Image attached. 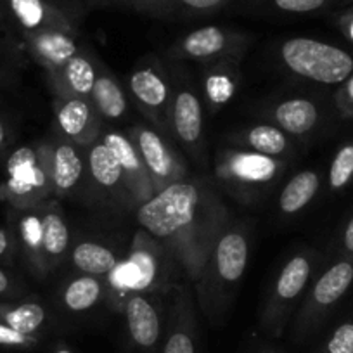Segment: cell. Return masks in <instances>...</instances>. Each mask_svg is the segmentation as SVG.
<instances>
[{
	"instance_id": "cell-1",
	"label": "cell",
	"mask_w": 353,
	"mask_h": 353,
	"mask_svg": "<svg viewBox=\"0 0 353 353\" xmlns=\"http://www.w3.org/2000/svg\"><path fill=\"white\" fill-rule=\"evenodd\" d=\"M135 219L196 283L232 215L212 182L185 176L137 206Z\"/></svg>"
},
{
	"instance_id": "cell-2",
	"label": "cell",
	"mask_w": 353,
	"mask_h": 353,
	"mask_svg": "<svg viewBox=\"0 0 353 353\" xmlns=\"http://www.w3.org/2000/svg\"><path fill=\"white\" fill-rule=\"evenodd\" d=\"M250 227L229 220L216 239L201 276L196 281V300L210 325L219 327L229 317L250 261Z\"/></svg>"
},
{
	"instance_id": "cell-3",
	"label": "cell",
	"mask_w": 353,
	"mask_h": 353,
	"mask_svg": "<svg viewBox=\"0 0 353 353\" xmlns=\"http://www.w3.org/2000/svg\"><path fill=\"white\" fill-rule=\"evenodd\" d=\"M175 270H181V267L168 250L142 230L135 236L127 260H121L106 277L111 290L108 301L114 310L123 312L132 294H148L168 286Z\"/></svg>"
},
{
	"instance_id": "cell-4",
	"label": "cell",
	"mask_w": 353,
	"mask_h": 353,
	"mask_svg": "<svg viewBox=\"0 0 353 353\" xmlns=\"http://www.w3.org/2000/svg\"><path fill=\"white\" fill-rule=\"evenodd\" d=\"M288 170V161L250 151L241 145L220 151L215 161V176L220 185L241 201H258Z\"/></svg>"
},
{
	"instance_id": "cell-5",
	"label": "cell",
	"mask_w": 353,
	"mask_h": 353,
	"mask_svg": "<svg viewBox=\"0 0 353 353\" xmlns=\"http://www.w3.org/2000/svg\"><path fill=\"white\" fill-rule=\"evenodd\" d=\"M52 196L43 141L14 149L6 161V179L0 185V198L18 210H32Z\"/></svg>"
},
{
	"instance_id": "cell-6",
	"label": "cell",
	"mask_w": 353,
	"mask_h": 353,
	"mask_svg": "<svg viewBox=\"0 0 353 353\" xmlns=\"http://www.w3.org/2000/svg\"><path fill=\"white\" fill-rule=\"evenodd\" d=\"M279 59L294 77L322 85L343 83L353 73V57L346 50L308 37L284 40Z\"/></svg>"
},
{
	"instance_id": "cell-7",
	"label": "cell",
	"mask_w": 353,
	"mask_h": 353,
	"mask_svg": "<svg viewBox=\"0 0 353 353\" xmlns=\"http://www.w3.org/2000/svg\"><path fill=\"white\" fill-rule=\"evenodd\" d=\"M314 274V256L310 251L293 254L274 279L260 314V325L270 338H281L293 321L294 308L300 303Z\"/></svg>"
},
{
	"instance_id": "cell-8",
	"label": "cell",
	"mask_w": 353,
	"mask_h": 353,
	"mask_svg": "<svg viewBox=\"0 0 353 353\" xmlns=\"http://www.w3.org/2000/svg\"><path fill=\"white\" fill-rule=\"evenodd\" d=\"M353 283V263L352 261H338L329 267L317 281L314 288L305 298L303 305L291 321V339L294 343H303L310 338L321 325L325 312L338 303L343 294L348 291Z\"/></svg>"
},
{
	"instance_id": "cell-9",
	"label": "cell",
	"mask_w": 353,
	"mask_h": 353,
	"mask_svg": "<svg viewBox=\"0 0 353 353\" xmlns=\"http://www.w3.org/2000/svg\"><path fill=\"white\" fill-rule=\"evenodd\" d=\"M251 43V37L227 26H203L192 30L170 47V56L175 59L215 63L222 59L241 61Z\"/></svg>"
},
{
	"instance_id": "cell-10",
	"label": "cell",
	"mask_w": 353,
	"mask_h": 353,
	"mask_svg": "<svg viewBox=\"0 0 353 353\" xmlns=\"http://www.w3.org/2000/svg\"><path fill=\"white\" fill-rule=\"evenodd\" d=\"M128 94L145 120L151 121L156 130L168 137V114L173 87L165 68L154 57L145 59L132 71L128 77Z\"/></svg>"
},
{
	"instance_id": "cell-11",
	"label": "cell",
	"mask_w": 353,
	"mask_h": 353,
	"mask_svg": "<svg viewBox=\"0 0 353 353\" xmlns=\"http://www.w3.org/2000/svg\"><path fill=\"white\" fill-rule=\"evenodd\" d=\"M128 137L137 148L142 163L151 176L154 192L188 176V165L172 148L166 135L149 125H135L128 130Z\"/></svg>"
},
{
	"instance_id": "cell-12",
	"label": "cell",
	"mask_w": 353,
	"mask_h": 353,
	"mask_svg": "<svg viewBox=\"0 0 353 353\" xmlns=\"http://www.w3.org/2000/svg\"><path fill=\"white\" fill-rule=\"evenodd\" d=\"M6 6L23 33H80L81 9L74 0H6Z\"/></svg>"
},
{
	"instance_id": "cell-13",
	"label": "cell",
	"mask_w": 353,
	"mask_h": 353,
	"mask_svg": "<svg viewBox=\"0 0 353 353\" xmlns=\"http://www.w3.org/2000/svg\"><path fill=\"white\" fill-rule=\"evenodd\" d=\"M170 135L196 161L205 158V121L203 103L188 83H175L168 114Z\"/></svg>"
},
{
	"instance_id": "cell-14",
	"label": "cell",
	"mask_w": 353,
	"mask_h": 353,
	"mask_svg": "<svg viewBox=\"0 0 353 353\" xmlns=\"http://www.w3.org/2000/svg\"><path fill=\"white\" fill-rule=\"evenodd\" d=\"M46 144L47 163H49L50 184L56 198H70L83 185L87 175V148L74 144L68 139L56 135Z\"/></svg>"
},
{
	"instance_id": "cell-15",
	"label": "cell",
	"mask_w": 353,
	"mask_h": 353,
	"mask_svg": "<svg viewBox=\"0 0 353 353\" xmlns=\"http://www.w3.org/2000/svg\"><path fill=\"white\" fill-rule=\"evenodd\" d=\"M161 353H199V324L192 293L182 288L166 312Z\"/></svg>"
},
{
	"instance_id": "cell-16",
	"label": "cell",
	"mask_w": 353,
	"mask_h": 353,
	"mask_svg": "<svg viewBox=\"0 0 353 353\" xmlns=\"http://www.w3.org/2000/svg\"><path fill=\"white\" fill-rule=\"evenodd\" d=\"M99 139L106 144V148L110 149L111 154L114 156V159L120 165L125 184H127L128 192H130L135 208H137L154 194L151 176H149L148 170L142 163L137 148H135V144L127 134L120 130H113V128L104 127Z\"/></svg>"
},
{
	"instance_id": "cell-17",
	"label": "cell",
	"mask_w": 353,
	"mask_h": 353,
	"mask_svg": "<svg viewBox=\"0 0 353 353\" xmlns=\"http://www.w3.org/2000/svg\"><path fill=\"white\" fill-rule=\"evenodd\" d=\"M54 113L57 134L81 148H88L96 142L104 130L103 118L99 117L90 99H56Z\"/></svg>"
},
{
	"instance_id": "cell-18",
	"label": "cell",
	"mask_w": 353,
	"mask_h": 353,
	"mask_svg": "<svg viewBox=\"0 0 353 353\" xmlns=\"http://www.w3.org/2000/svg\"><path fill=\"white\" fill-rule=\"evenodd\" d=\"M87 175L106 201H114L123 208H135L120 165L101 139L87 148Z\"/></svg>"
},
{
	"instance_id": "cell-19",
	"label": "cell",
	"mask_w": 353,
	"mask_h": 353,
	"mask_svg": "<svg viewBox=\"0 0 353 353\" xmlns=\"http://www.w3.org/2000/svg\"><path fill=\"white\" fill-rule=\"evenodd\" d=\"M97 68L99 64H96L92 54L81 50L59 70L46 74L57 99H73V97L90 99L97 78Z\"/></svg>"
},
{
	"instance_id": "cell-20",
	"label": "cell",
	"mask_w": 353,
	"mask_h": 353,
	"mask_svg": "<svg viewBox=\"0 0 353 353\" xmlns=\"http://www.w3.org/2000/svg\"><path fill=\"white\" fill-rule=\"evenodd\" d=\"M23 39L28 47V52L46 70V73L59 70L71 57L81 52L78 35L68 32L49 30V32L23 33Z\"/></svg>"
},
{
	"instance_id": "cell-21",
	"label": "cell",
	"mask_w": 353,
	"mask_h": 353,
	"mask_svg": "<svg viewBox=\"0 0 353 353\" xmlns=\"http://www.w3.org/2000/svg\"><path fill=\"white\" fill-rule=\"evenodd\" d=\"M239 63L237 59H222L205 64L203 90L212 110H220L236 96L241 78Z\"/></svg>"
},
{
	"instance_id": "cell-22",
	"label": "cell",
	"mask_w": 353,
	"mask_h": 353,
	"mask_svg": "<svg viewBox=\"0 0 353 353\" xmlns=\"http://www.w3.org/2000/svg\"><path fill=\"white\" fill-rule=\"evenodd\" d=\"M42 215V254L46 272L54 270L70 250V227L59 208L52 205H40Z\"/></svg>"
},
{
	"instance_id": "cell-23",
	"label": "cell",
	"mask_w": 353,
	"mask_h": 353,
	"mask_svg": "<svg viewBox=\"0 0 353 353\" xmlns=\"http://www.w3.org/2000/svg\"><path fill=\"white\" fill-rule=\"evenodd\" d=\"M270 118L274 125L286 134L303 137L317 127L321 113L314 101L305 97H290L270 110Z\"/></svg>"
},
{
	"instance_id": "cell-24",
	"label": "cell",
	"mask_w": 353,
	"mask_h": 353,
	"mask_svg": "<svg viewBox=\"0 0 353 353\" xmlns=\"http://www.w3.org/2000/svg\"><path fill=\"white\" fill-rule=\"evenodd\" d=\"M90 103L103 121H120L128 113V101L123 87L106 66L99 64Z\"/></svg>"
},
{
	"instance_id": "cell-25",
	"label": "cell",
	"mask_w": 353,
	"mask_h": 353,
	"mask_svg": "<svg viewBox=\"0 0 353 353\" xmlns=\"http://www.w3.org/2000/svg\"><path fill=\"white\" fill-rule=\"evenodd\" d=\"M232 4V0H145L137 9L152 18L189 19L215 14Z\"/></svg>"
},
{
	"instance_id": "cell-26",
	"label": "cell",
	"mask_w": 353,
	"mask_h": 353,
	"mask_svg": "<svg viewBox=\"0 0 353 353\" xmlns=\"http://www.w3.org/2000/svg\"><path fill=\"white\" fill-rule=\"evenodd\" d=\"M234 141L241 148L265 156H272V158L284 159V156L291 152V142L288 139V134L276 125H253V127L244 128L243 132L234 135Z\"/></svg>"
},
{
	"instance_id": "cell-27",
	"label": "cell",
	"mask_w": 353,
	"mask_h": 353,
	"mask_svg": "<svg viewBox=\"0 0 353 353\" xmlns=\"http://www.w3.org/2000/svg\"><path fill=\"white\" fill-rule=\"evenodd\" d=\"M120 261L118 254L111 248L96 241H81L71 251V263L78 272L101 279H106Z\"/></svg>"
},
{
	"instance_id": "cell-28",
	"label": "cell",
	"mask_w": 353,
	"mask_h": 353,
	"mask_svg": "<svg viewBox=\"0 0 353 353\" xmlns=\"http://www.w3.org/2000/svg\"><path fill=\"white\" fill-rule=\"evenodd\" d=\"M0 322L9 327L30 336L46 334L49 327V314L46 307L35 300H26L21 303L0 305Z\"/></svg>"
},
{
	"instance_id": "cell-29",
	"label": "cell",
	"mask_w": 353,
	"mask_h": 353,
	"mask_svg": "<svg viewBox=\"0 0 353 353\" xmlns=\"http://www.w3.org/2000/svg\"><path fill=\"white\" fill-rule=\"evenodd\" d=\"M104 298V281L96 276H78L71 279L61 293V303L70 314L92 310Z\"/></svg>"
},
{
	"instance_id": "cell-30",
	"label": "cell",
	"mask_w": 353,
	"mask_h": 353,
	"mask_svg": "<svg viewBox=\"0 0 353 353\" xmlns=\"http://www.w3.org/2000/svg\"><path fill=\"white\" fill-rule=\"evenodd\" d=\"M18 239L23 248L25 258L37 276H46V265L42 254V215L40 206L32 210H19Z\"/></svg>"
},
{
	"instance_id": "cell-31",
	"label": "cell",
	"mask_w": 353,
	"mask_h": 353,
	"mask_svg": "<svg viewBox=\"0 0 353 353\" xmlns=\"http://www.w3.org/2000/svg\"><path fill=\"white\" fill-rule=\"evenodd\" d=\"M321 185V176L314 170H303L284 185L279 196V210L283 215L293 216L307 208L308 203L315 198Z\"/></svg>"
},
{
	"instance_id": "cell-32",
	"label": "cell",
	"mask_w": 353,
	"mask_h": 353,
	"mask_svg": "<svg viewBox=\"0 0 353 353\" xmlns=\"http://www.w3.org/2000/svg\"><path fill=\"white\" fill-rule=\"evenodd\" d=\"M248 4L277 14L307 16L327 8L331 0H248Z\"/></svg>"
},
{
	"instance_id": "cell-33",
	"label": "cell",
	"mask_w": 353,
	"mask_h": 353,
	"mask_svg": "<svg viewBox=\"0 0 353 353\" xmlns=\"http://www.w3.org/2000/svg\"><path fill=\"white\" fill-rule=\"evenodd\" d=\"M353 176V144L343 145L332 159L329 170V185L332 189H343Z\"/></svg>"
},
{
	"instance_id": "cell-34",
	"label": "cell",
	"mask_w": 353,
	"mask_h": 353,
	"mask_svg": "<svg viewBox=\"0 0 353 353\" xmlns=\"http://www.w3.org/2000/svg\"><path fill=\"white\" fill-rule=\"evenodd\" d=\"M42 336H30L9 327L8 324L0 322V348L14 350V352H32L42 345Z\"/></svg>"
},
{
	"instance_id": "cell-35",
	"label": "cell",
	"mask_w": 353,
	"mask_h": 353,
	"mask_svg": "<svg viewBox=\"0 0 353 353\" xmlns=\"http://www.w3.org/2000/svg\"><path fill=\"white\" fill-rule=\"evenodd\" d=\"M319 353H353V322L336 327Z\"/></svg>"
},
{
	"instance_id": "cell-36",
	"label": "cell",
	"mask_w": 353,
	"mask_h": 353,
	"mask_svg": "<svg viewBox=\"0 0 353 353\" xmlns=\"http://www.w3.org/2000/svg\"><path fill=\"white\" fill-rule=\"evenodd\" d=\"M14 251V239L6 229H0V261H9Z\"/></svg>"
},
{
	"instance_id": "cell-37",
	"label": "cell",
	"mask_w": 353,
	"mask_h": 353,
	"mask_svg": "<svg viewBox=\"0 0 353 353\" xmlns=\"http://www.w3.org/2000/svg\"><path fill=\"white\" fill-rule=\"evenodd\" d=\"M12 291H14V284H12L11 277L0 269V296H8Z\"/></svg>"
},
{
	"instance_id": "cell-38",
	"label": "cell",
	"mask_w": 353,
	"mask_h": 353,
	"mask_svg": "<svg viewBox=\"0 0 353 353\" xmlns=\"http://www.w3.org/2000/svg\"><path fill=\"white\" fill-rule=\"evenodd\" d=\"M47 353H78L77 350L71 348L70 345H66L64 341H54L52 345L49 346Z\"/></svg>"
},
{
	"instance_id": "cell-39",
	"label": "cell",
	"mask_w": 353,
	"mask_h": 353,
	"mask_svg": "<svg viewBox=\"0 0 353 353\" xmlns=\"http://www.w3.org/2000/svg\"><path fill=\"white\" fill-rule=\"evenodd\" d=\"M343 244H345V250L348 253H353V219L350 220V223L346 225L345 237H343Z\"/></svg>"
},
{
	"instance_id": "cell-40",
	"label": "cell",
	"mask_w": 353,
	"mask_h": 353,
	"mask_svg": "<svg viewBox=\"0 0 353 353\" xmlns=\"http://www.w3.org/2000/svg\"><path fill=\"white\" fill-rule=\"evenodd\" d=\"M103 2H108V4H117V6H123V8H132L137 11L142 4H144L145 0H103Z\"/></svg>"
},
{
	"instance_id": "cell-41",
	"label": "cell",
	"mask_w": 353,
	"mask_h": 353,
	"mask_svg": "<svg viewBox=\"0 0 353 353\" xmlns=\"http://www.w3.org/2000/svg\"><path fill=\"white\" fill-rule=\"evenodd\" d=\"M8 142H9L8 127H6L4 120L0 118V152L6 151V148H8Z\"/></svg>"
},
{
	"instance_id": "cell-42",
	"label": "cell",
	"mask_w": 353,
	"mask_h": 353,
	"mask_svg": "<svg viewBox=\"0 0 353 353\" xmlns=\"http://www.w3.org/2000/svg\"><path fill=\"white\" fill-rule=\"evenodd\" d=\"M346 97H348L350 101H353V77L350 78V81L346 83Z\"/></svg>"
},
{
	"instance_id": "cell-43",
	"label": "cell",
	"mask_w": 353,
	"mask_h": 353,
	"mask_svg": "<svg viewBox=\"0 0 353 353\" xmlns=\"http://www.w3.org/2000/svg\"><path fill=\"white\" fill-rule=\"evenodd\" d=\"M4 21H6V8H4V4L0 2V25H2Z\"/></svg>"
},
{
	"instance_id": "cell-44",
	"label": "cell",
	"mask_w": 353,
	"mask_h": 353,
	"mask_svg": "<svg viewBox=\"0 0 353 353\" xmlns=\"http://www.w3.org/2000/svg\"><path fill=\"white\" fill-rule=\"evenodd\" d=\"M260 353H279V352H276L274 348H263Z\"/></svg>"
},
{
	"instance_id": "cell-45",
	"label": "cell",
	"mask_w": 353,
	"mask_h": 353,
	"mask_svg": "<svg viewBox=\"0 0 353 353\" xmlns=\"http://www.w3.org/2000/svg\"><path fill=\"white\" fill-rule=\"evenodd\" d=\"M352 35H353V25H352Z\"/></svg>"
}]
</instances>
